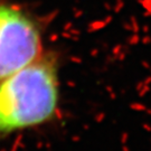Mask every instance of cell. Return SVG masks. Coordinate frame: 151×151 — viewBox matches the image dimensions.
<instances>
[{
	"mask_svg": "<svg viewBox=\"0 0 151 151\" xmlns=\"http://www.w3.org/2000/svg\"><path fill=\"white\" fill-rule=\"evenodd\" d=\"M55 64L40 57L0 81V133L47 122L58 108Z\"/></svg>",
	"mask_w": 151,
	"mask_h": 151,
	"instance_id": "cell-1",
	"label": "cell"
},
{
	"mask_svg": "<svg viewBox=\"0 0 151 151\" xmlns=\"http://www.w3.org/2000/svg\"><path fill=\"white\" fill-rule=\"evenodd\" d=\"M37 25L22 9L0 5V81L40 57Z\"/></svg>",
	"mask_w": 151,
	"mask_h": 151,
	"instance_id": "cell-2",
	"label": "cell"
}]
</instances>
